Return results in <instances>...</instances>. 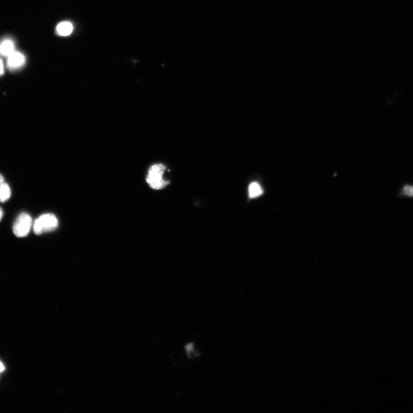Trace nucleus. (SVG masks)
I'll return each mask as SVG.
<instances>
[{"mask_svg":"<svg viewBox=\"0 0 413 413\" xmlns=\"http://www.w3.org/2000/svg\"><path fill=\"white\" fill-rule=\"evenodd\" d=\"M165 167L163 164H155L149 168L146 182L154 190L164 189L168 185V182L164 180L163 175Z\"/></svg>","mask_w":413,"mask_h":413,"instance_id":"1","label":"nucleus"},{"mask_svg":"<svg viewBox=\"0 0 413 413\" xmlns=\"http://www.w3.org/2000/svg\"><path fill=\"white\" fill-rule=\"evenodd\" d=\"M58 226V220L52 213L44 214L37 219L33 224V231L37 235L55 230Z\"/></svg>","mask_w":413,"mask_h":413,"instance_id":"2","label":"nucleus"},{"mask_svg":"<svg viewBox=\"0 0 413 413\" xmlns=\"http://www.w3.org/2000/svg\"><path fill=\"white\" fill-rule=\"evenodd\" d=\"M32 226V219L28 213L22 212L14 221L13 233L17 237L22 238L28 235Z\"/></svg>","mask_w":413,"mask_h":413,"instance_id":"3","label":"nucleus"},{"mask_svg":"<svg viewBox=\"0 0 413 413\" xmlns=\"http://www.w3.org/2000/svg\"><path fill=\"white\" fill-rule=\"evenodd\" d=\"M7 58V66L12 70L20 68L25 62L24 55L19 52L14 51Z\"/></svg>","mask_w":413,"mask_h":413,"instance_id":"4","label":"nucleus"},{"mask_svg":"<svg viewBox=\"0 0 413 413\" xmlns=\"http://www.w3.org/2000/svg\"><path fill=\"white\" fill-rule=\"evenodd\" d=\"M14 51V44L13 41L5 39L0 43V55L7 57Z\"/></svg>","mask_w":413,"mask_h":413,"instance_id":"5","label":"nucleus"},{"mask_svg":"<svg viewBox=\"0 0 413 413\" xmlns=\"http://www.w3.org/2000/svg\"><path fill=\"white\" fill-rule=\"evenodd\" d=\"M73 31V25L69 21H63L56 27V32L62 36H69Z\"/></svg>","mask_w":413,"mask_h":413,"instance_id":"6","label":"nucleus"},{"mask_svg":"<svg viewBox=\"0 0 413 413\" xmlns=\"http://www.w3.org/2000/svg\"><path fill=\"white\" fill-rule=\"evenodd\" d=\"M263 191L261 187L257 183H252L249 187V198L253 199L261 196Z\"/></svg>","mask_w":413,"mask_h":413,"instance_id":"7","label":"nucleus"},{"mask_svg":"<svg viewBox=\"0 0 413 413\" xmlns=\"http://www.w3.org/2000/svg\"><path fill=\"white\" fill-rule=\"evenodd\" d=\"M10 195V187L6 183H4L0 185V202H5L8 201Z\"/></svg>","mask_w":413,"mask_h":413,"instance_id":"8","label":"nucleus"},{"mask_svg":"<svg viewBox=\"0 0 413 413\" xmlns=\"http://www.w3.org/2000/svg\"><path fill=\"white\" fill-rule=\"evenodd\" d=\"M404 193L409 196H413V187L407 186L405 187Z\"/></svg>","mask_w":413,"mask_h":413,"instance_id":"9","label":"nucleus"},{"mask_svg":"<svg viewBox=\"0 0 413 413\" xmlns=\"http://www.w3.org/2000/svg\"><path fill=\"white\" fill-rule=\"evenodd\" d=\"M4 73V66H3L2 60L0 59V76H1Z\"/></svg>","mask_w":413,"mask_h":413,"instance_id":"10","label":"nucleus"},{"mask_svg":"<svg viewBox=\"0 0 413 413\" xmlns=\"http://www.w3.org/2000/svg\"><path fill=\"white\" fill-rule=\"evenodd\" d=\"M5 370V367L4 365H3V363L0 361V374L2 373L3 371Z\"/></svg>","mask_w":413,"mask_h":413,"instance_id":"11","label":"nucleus"},{"mask_svg":"<svg viewBox=\"0 0 413 413\" xmlns=\"http://www.w3.org/2000/svg\"><path fill=\"white\" fill-rule=\"evenodd\" d=\"M4 178H3L2 175L0 174V185H2V184L4 183Z\"/></svg>","mask_w":413,"mask_h":413,"instance_id":"12","label":"nucleus"},{"mask_svg":"<svg viewBox=\"0 0 413 413\" xmlns=\"http://www.w3.org/2000/svg\"><path fill=\"white\" fill-rule=\"evenodd\" d=\"M3 216V211L1 208H0V220H1L2 217Z\"/></svg>","mask_w":413,"mask_h":413,"instance_id":"13","label":"nucleus"}]
</instances>
